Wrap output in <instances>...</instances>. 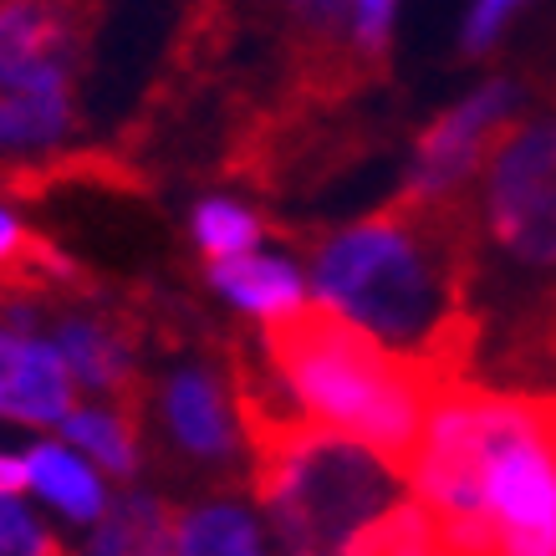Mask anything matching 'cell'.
<instances>
[{"label": "cell", "instance_id": "cell-3", "mask_svg": "<svg viewBox=\"0 0 556 556\" xmlns=\"http://www.w3.org/2000/svg\"><path fill=\"white\" fill-rule=\"evenodd\" d=\"M261 353L306 424L378 455L399 480L414 470L439 383H455L419 357L383 348L327 302H302L287 317H270Z\"/></svg>", "mask_w": 556, "mask_h": 556}, {"label": "cell", "instance_id": "cell-11", "mask_svg": "<svg viewBox=\"0 0 556 556\" xmlns=\"http://www.w3.org/2000/svg\"><path fill=\"white\" fill-rule=\"evenodd\" d=\"M174 556H266L261 552V526L245 506L210 501L179 516L174 526Z\"/></svg>", "mask_w": 556, "mask_h": 556}, {"label": "cell", "instance_id": "cell-17", "mask_svg": "<svg viewBox=\"0 0 556 556\" xmlns=\"http://www.w3.org/2000/svg\"><path fill=\"white\" fill-rule=\"evenodd\" d=\"M510 16H516V11H510V5H501V0L475 5L470 21H465V31H459V47H465V51H490V47H495V36L506 31Z\"/></svg>", "mask_w": 556, "mask_h": 556}, {"label": "cell", "instance_id": "cell-9", "mask_svg": "<svg viewBox=\"0 0 556 556\" xmlns=\"http://www.w3.org/2000/svg\"><path fill=\"white\" fill-rule=\"evenodd\" d=\"M0 419L11 424H67L72 372L56 348L0 327Z\"/></svg>", "mask_w": 556, "mask_h": 556}, {"label": "cell", "instance_id": "cell-4", "mask_svg": "<svg viewBox=\"0 0 556 556\" xmlns=\"http://www.w3.org/2000/svg\"><path fill=\"white\" fill-rule=\"evenodd\" d=\"M255 495L291 556H342V546L399 506V475L317 424L255 455Z\"/></svg>", "mask_w": 556, "mask_h": 556}, {"label": "cell", "instance_id": "cell-15", "mask_svg": "<svg viewBox=\"0 0 556 556\" xmlns=\"http://www.w3.org/2000/svg\"><path fill=\"white\" fill-rule=\"evenodd\" d=\"M255 236H261V225L230 200H210V204H200V215H194V240H200L204 255H215V261L251 255Z\"/></svg>", "mask_w": 556, "mask_h": 556}, {"label": "cell", "instance_id": "cell-1", "mask_svg": "<svg viewBox=\"0 0 556 556\" xmlns=\"http://www.w3.org/2000/svg\"><path fill=\"white\" fill-rule=\"evenodd\" d=\"M408 485L434 556H556V399L439 383Z\"/></svg>", "mask_w": 556, "mask_h": 556}, {"label": "cell", "instance_id": "cell-14", "mask_svg": "<svg viewBox=\"0 0 556 556\" xmlns=\"http://www.w3.org/2000/svg\"><path fill=\"white\" fill-rule=\"evenodd\" d=\"M62 434L92 455L102 470L113 475H134L138 470V429L118 414H102V408H72V419L62 424Z\"/></svg>", "mask_w": 556, "mask_h": 556}, {"label": "cell", "instance_id": "cell-18", "mask_svg": "<svg viewBox=\"0 0 556 556\" xmlns=\"http://www.w3.org/2000/svg\"><path fill=\"white\" fill-rule=\"evenodd\" d=\"M21 485H31V465L16 455H0V495H16Z\"/></svg>", "mask_w": 556, "mask_h": 556}, {"label": "cell", "instance_id": "cell-16", "mask_svg": "<svg viewBox=\"0 0 556 556\" xmlns=\"http://www.w3.org/2000/svg\"><path fill=\"white\" fill-rule=\"evenodd\" d=\"M0 556H62V541L51 536L21 501L0 495Z\"/></svg>", "mask_w": 556, "mask_h": 556}, {"label": "cell", "instance_id": "cell-13", "mask_svg": "<svg viewBox=\"0 0 556 556\" xmlns=\"http://www.w3.org/2000/svg\"><path fill=\"white\" fill-rule=\"evenodd\" d=\"M26 465H31V485L47 495L51 506H62L67 516H77V521H98L102 516L108 501H102L98 475L87 470L77 455H67L62 444H41V450H31Z\"/></svg>", "mask_w": 556, "mask_h": 556}, {"label": "cell", "instance_id": "cell-6", "mask_svg": "<svg viewBox=\"0 0 556 556\" xmlns=\"http://www.w3.org/2000/svg\"><path fill=\"white\" fill-rule=\"evenodd\" d=\"M510 108H516V87L490 83L475 98L459 102V108L439 113L419 138V169H414L408 189H424V194H455V189H465V179L480 164H490L495 143L510 134L506 128Z\"/></svg>", "mask_w": 556, "mask_h": 556}, {"label": "cell", "instance_id": "cell-12", "mask_svg": "<svg viewBox=\"0 0 556 556\" xmlns=\"http://www.w3.org/2000/svg\"><path fill=\"white\" fill-rule=\"evenodd\" d=\"M72 87L56 92H0V149H47L67 134Z\"/></svg>", "mask_w": 556, "mask_h": 556}, {"label": "cell", "instance_id": "cell-5", "mask_svg": "<svg viewBox=\"0 0 556 556\" xmlns=\"http://www.w3.org/2000/svg\"><path fill=\"white\" fill-rule=\"evenodd\" d=\"M495 240L531 266H556V128H510L485 164Z\"/></svg>", "mask_w": 556, "mask_h": 556}, {"label": "cell", "instance_id": "cell-2", "mask_svg": "<svg viewBox=\"0 0 556 556\" xmlns=\"http://www.w3.org/2000/svg\"><path fill=\"white\" fill-rule=\"evenodd\" d=\"M475 204L465 189H404L372 219L317 245V291L332 312L383 338V348L429 357L459 317H470Z\"/></svg>", "mask_w": 556, "mask_h": 556}, {"label": "cell", "instance_id": "cell-10", "mask_svg": "<svg viewBox=\"0 0 556 556\" xmlns=\"http://www.w3.org/2000/svg\"><path fill=\"white\" fill-rule=\"evenodd\" d=\"M215 291H225L236 306L261 312V317H287L302 306V276L276 261V255H236V261H215L210 270Z\"/></svg>", "mask_w": 556, "mask_h": 556}, {"label": "cell", "instance_id": "cell-7", "mask_svg": "<svg viewBox=\"0 0 556 556\" xmlns=\"http://www.w3.org/2000/svg\"><path fill=\"white\" fill-rule=\"evenodd\" d=\"M72 87V16L47 5L0 11V92Z\"/></svg>", "mask_w": 556, "mask_h": 556}, {"label": "cell", "instance_id": "cell-8", "mask_svg": "<svg viewBox=\"0 0 556 556\" xmlns=\"http://www.w3.org/2000/svg\"><path fill=\"white\" fill-rule=\"evenodd\" d=\"M164 429H169L174 450L194 459V465H230L236 459L240 439L219 372L200 368V363L169 372V383H164Z\"/></svg>", "mask_w": 556, "mask_h": 556}]
</instances>
